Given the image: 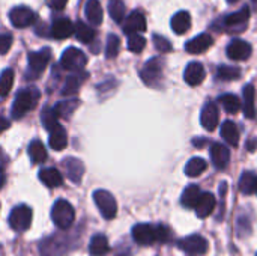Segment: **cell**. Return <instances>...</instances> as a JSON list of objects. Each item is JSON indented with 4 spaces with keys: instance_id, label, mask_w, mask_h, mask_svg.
<instances>
[{
    "instance_id": "1",
    "label": "cell",
    "mask_w": 257,
    "mask_h": 256,
    "mask_svg": "<svg viewBox=\"0 0 257 256\" xmlns=\"http://www.w3.org/2000/svg\"><path fill=\"white\" fill-rule=\"evenodd\" d=\"M39 91L36 88H26V89H21L17 95H15V101L12 104V118L14 119H20L23 118L24 115H27L35 106L36 103L39 101Z\"/></svg>"
},
{
    "instance_id": "2",
    "label": "cell",
    "mask_w": 257,
    "mask_h": 256,
    "mask_svg": "<svg viewBox=\"0 0 257 256\" xmlns=\"http://www.w3.org/2000/svg\"><path fill=\"white\" fill-rule=\"evenodd\" d=\"M51 219L54 222V225L59 228V229H69L75 220V210L74 207L65 201V199H59L54 205H53V210H51Z\"/></svg>"
},
{
    "instance_id": "3",
    "label": "cell",
    "mask_w": 257,
    "mask_h": 256,
    "mask_svg": "<svg viewBox=\"0 0 257 256\" xmlns=\"http://www.w3.org/2000/svg\"><path fill=\"white\" fill-rule=\"evenodd\" d=\"M87 63V57L86 54L75 48V47H69L63 51L62 57H60V66L66 71H72V72H81L84 69Z\"/></svg>"
},
{
    "instance_id": "4",
    "label": "cell",
    "mask_w": 257,
    "mask_h": 256,
    "mask_svg": "<svg viewBox=\"0 0 257 256\" xmlns=\"http://www.w3.org/2000/svg\"><path fill=\"white\" fill-rule=\"evenodd\" d=\"M50 59H51V50L50 48H42L39 51L30 53L29 54V71H27L26 77L27 78L39 77L45 71Z\"/></svg>"
},
{
    "instance_id": "5",
    "label": "cell",
    "mask_w": 257,
    "mask_h": 256,
    "mask_svg": "<svg viewBox=\"0 0 257 256\" xmlns=\"http://www.w3.org/2000/svg\"><path fill=\"white\" fill-rule=\"evenodd\" d=\"M140 77L145 81V84H148L151 88H155L160 83L161 77H163V59L161 57L149 59L143 65V68L140 71Z\"/></svg>"
},
{
    "instance_id": "6",
    "label": "cell",
    "mask_w": 257,
    "mask_h": 256,
    "mask_svg": "<svg viewBox=\"0 0 257 256\" xmlns=\"http://www.w3.org/2000/svg\"><path fill=\"white\" fill-rule=\"evenodd\" d=\"M93 201L104 219H107V220L114 219V216L117 213V204L111 193H108L107 190H96L93 193Z\"/></svg>"
},
{
    "instance_id": "7",
    "label": "cell",
    "mask_w": 257,
    "mask_h": 256,
    "mask_svg": "<svg viewBox=\"0 0 257 256\" xmlns=\"http://www.w3.org/2000/svg\"><path fill=\"white\" fill-rule=\"evenodd\" d=\"M32 223V210L27 205L15 207L9 214V226L17 232H24L30 228Z\"/></svg>"
},
{
    "instance_id": "8",
    "label": "cell",
    "mask_w": 257,
    "mask_h": 256,
    "mask_svg": "<svg viewBox=\"0 0 257 256\" xmlns=\"http://www.w3.org/2000/svg\"><path fill=\"white\" fill-rule=\"evenodd\" d=\"M248 18H250V8L244 6L238 12L229 14L224 18H221V23H223V27L226 30L242 32L247 27V24H248Z\"/></svg>"
},
{
    "instance_id": "9",
    "label": "cell",
    "mask_w": 257,
    "mask_h": 256,
    "mask_svg": "<svg viewBox=\"0 0 257 256\" xmlns=\"http://www.w3.org/2000/svg\"><path fill=\"white\" fill-rule=\"evenodd\" d=\"M179 247L191 256L203 255L208 252V241L206 238H203L202 235H197V234H193V235H188L185 238H182L179 241Z\"/></svg>"
},
{
    "instance_id": "10",
    "label": "cell",
    "mask_w": 257,
    "mask_h": 256,
    "mask_svg": "<svg viewBox=\"0 0 257 256\" xmlns=\"http://www.w3.org/2000/svg\"><path fill=\"white\" fill-rule=\"evenodd\" d=\"M36 20V14L27 6H17L9 12V21L17 29H24L33 24Z\"/></svg>"
},
{
    "instance_id": "11",
    "label": "cell",
    "mask_w": 257,
    "mask_h": 256,
    "mask_svg": "<svg viewBox=\"0 0 257 256\" xmlns=\"http://www.w3.org/2000/svg\"><path fill=\"white\" fill-rule=\"evenodd\" d=\"M133 238L140 246H151L157 241V228L149 223H139L133 228Z\"/></svg>"
},
{
    "instance_id": "12",
    "label": "cell",
    "mask_w": 257,
    "mask_h": 256,
    "mask_svg": "<svg viewBox=\"0 0 257 256\" xmlns=\"http://www.w3.org/2000/svg\"><path fill=\"white\" fill-rule=\"evenodd\" d=\"M251 51H253L251 45L244 39L230 41V44L227 45V50H226L229 59H232V60H247L251 56Z\"/></svg>"
},
{
    "instance_id": "13",
    "label": "cell",
    "mask_w": 257,
    "mask_h": 256,
    "mask_svg": "<svg viewBox=\"0 0 257 256\" xmlns=\"http://www.w3.org/2000/svg\"><path fill=\"white\" fill-rule=\"evenodd\" d=\"M200 121H202V127L208 131H214L217 128L218 121H220V110L215 103L209 101L203 106Z\"/></svg>"
},
{
    "instance_id": "14",
    "label": "cell",
    "mask_w": 257,
    "mask_h": 256,
    "mask_svg": "<svg viewBox=\"0 0 257 256\" xmlns=\"http://www.w3.org/2000/svg\"><path fill=\"white\" fill-rule=\"evenodd\" d=\"M148 27L146 24V18L140 11H133L128 18L123 23V32L130 36V35H136L140 32H145Z\"/></svg>"
},
{
    "instance_id": "15",
    "label": "cell",
    "mask_w": 257,
    "mask_h": 256,
    "mask_svg": "<svg viewBox=\"0 0 257 256\" xmlns=\"http://www.w3.org/2000/svg\"><path fill=\"white\" fill-rule=\"evenodd\" d=\"M211 158H212V163L217 169L223 170L229 166V161H230V151L226 145L223 143H212L211 146Z\"/></svg>"
},
{
    "instance_id": "16",
    "label": "cell",
    "mask_w": 257,
    "mask_h": 256,
    "mask_svg": "<svg viewBox=\"0 0 257 256\" xmlns=\"http://www.w3.org/2000/svg\"><path fill=\"white\" fill-rule=\"evenodd\" d=\"M206 71L203 68V65L200 62H191L187 65L185 72H184V80L190 84V86H199L203 80H205Z\"/></svg>"
},
{
    "instance_id": "17",
    "label": "cell",
    "mask_w": 257,
    "mask_h": 256,
    "mask_svg": "<svg viewBox=\"0 0 257 256\" xmlns=\"http://www.w3.org/2000/svg\"><path fill=\"white\" fill-rule=\"evenodd\" d=\"M212 44H214V38L209 33H202L193 38L191 41H188L185 44V50L191 54H199V53H205Z\"/></svg>"
},
{
    "instance_id": "18",
    "label": "cell",
    "mask_w": 257,
    "mask_h": 256,
    "mask_svg": "<svg viewBox=\"0 0 257 256\" xmlns=\"http://www.w3.org/2000/svg\"><path fill=\"white\" fill-rule=\"evenodd\" d=\"M75 30V26L68 18H57L51 24V36L56 39H66Z\"/></svg>"
},
{
    "instance_id": "19",
    "label": "cell",
    "mask_w": 257,
    "mask_h": 256,
    "mask_svg": "<svg viewBox=\"0 0 257 256\" xmlns=\"http://www.w3.org/2000/svg\"><path fill=\"white\" fill-rule=\"evenodd\" d=\"M215 196L209 192H205L200 195L199 202L196 205V214L199 216V219H206L208 216H211V213L215 208Z\"/></svg>"
},
{
    "instance_id": "20",
    "label": "cell",
    "mask_w": 257,
    "mask_h": 256,
    "mask_svg": "<svg viewBox=\"0 0 257 256\" xmlns=\"http://www.w3.org/2000/svg\"><path fill=\"white\" fill-rule=\"evenodd\" d=\"M244 98V115L248 119L256 118V89L253 84H247L242 91Z\"/></svg>"
},
{
    "instance_id": "21",
    "label": "cell",
    "mask_w": 257,
    "mask_h": 256,
    "mask_svg": "<svg viewBox=\"0 0 257 256\" xmlns=\"http://www.w3.org/2000/svg\"><path fill=\"white\" fill-rule=\"evenodd\" d=\"M63 166H65V170H66V177L72 183L78 184L81 181V178H83V174H84V164L78 158L69 157V158L65 160Z\"/></svg>"
},
{
    "instance_id": "22",
    "label": "cell",
    "mask_w": 257,
    "mask_h": 256,
    "mask_svg": "<svg viewBox=\"0 0 257 256\" xmlns=\"http://www.w3.org/2000/svg\"><path fill=\"white\" fill-rule=\"evenodd\" d=\"M39 180L48 189H56V187L62 186V183H63L62 174L56 167H44V169H41Z\"/></svg>"
},
{
    "instance_id": "23",
    "label": "cell",
    "mask_w": 257,
    "mask_h": 256,
    "mask_svg": "<svg viewBox=\"0 0 257 256\" xmlns=\"http://www.w3.org/2000/svg\"><path fill=\"white\" fill-rule=\"evenodd\" d=\"M172 29L178 35H184L190 30L191 27V15L187 11H179L173 15L172 18Z\"/></svg>"
},
{
    "instance_id": "24",
    "label": "cell",
    "mask_w": 257,
    "mask_h": 256,
    "mask_svg": "<svg viewBox=\"0 0 257 256\" xmlns=\"http://www.w3.org/2000/svg\"><path fill=\"white\" fill-rule=\"evenodd\" d=\"M65 252V243L57 238L51 237L41 244V255L42 256H62Z\"/></svg>"
},
{
    "instance_id": "25",
    "label": "cell",
    "mask_w": 257,
    "mask_h": 256,
    "mask_svg": "<svg viewBox=\"0 0 257 256\" xmlns=\"http://www.w3.org/2000/svg\"><path fill=\"white\" fill-rule=\"evenodd\" d=\"M84 12H86L87 20H89L92 24L99 26V24L102 23L104 12H102V8H101L99 0H87V2H86V6H84Z\"/></svg>"
},
{
    "instance_id": "26",
    "label": "cell",
    "mask_w": 257,
    "mask_h": 256,
    "mask_svg": "<svg viewBox=\"0 0 257 256\" xmlns=\"http://www.w3.org/2000/svg\"><path fill=\"white\" fill-rule=\"evenodd\" d=\"M84 78H86V75H84L83 71L69 75V77L66 78L65 84H63L62 95H63V97H72V95H75V94L78 92V89H80V86H81V83H83Z\"/></svg>"
},
{
    "instance_id": "27",
    "label": "cell",
    "mask_w": 257,
    "mask_h": 256,
    "mask_svg": "<svg viewBox=\"0 0 257 256\" xmlns=\"http://www.w3.org/2000/svg\"><path fill=\"white\" fill-rule=\"evenodd\" d=\"M221 137L230 146H236L239 143V130L233 121H224L221 125Z\"/></svg>"
},
{
    "instance_id": "28",
    "label": "cell",
    "mask_w": 257,
    "mask_h": 256,
    "mask_svg": "<svg viewBox=\"0 0 257 256\" xmlns=\"http://www.w3.org/2000/svg\"><path fill=\"white\" fill-rule=\"evenodd\" d=\"M50 146L54 149V151H62L65 149L66 143H68V136H66V131L62 125H57L54 130L50 131V140H48Z\"/></svg>"
},
{
    "instance_id": "29",
    "label": "cell",
    "mask_w": 257,
    "mask_h": 256,
    "mask_svg": "<svg viewBox=\"0 0 257 256\" xmlns=\"http://www.w3.org/2000/svg\"><path fill=\"white\" fill-rule=\"evenodd\" d=\"M108 250H110V247H108V240L105 235L98 234L90 240V244H89L90 256H104L107 255Z\"/></svg>"
},
{
    "instance_id": "30",
    "label": "cell",
    "mask_w": 257,
    "mask_h": 256,
    "mask_svg": "<svg viewBox=\"0 0 257 256\" xmlns=\"http://www.w3.org/2000/svg\"><path fill=\"white\" fill-rule=\"evenodd\" d=\"M200 195H202V192H200L199 186H194V184H193V186H188V187L184 190L182 196H181V204H182L185 208H196Z\"/></svg>"
},
{
    "instance_id": "31",
    "label": "cell",
    "mask_w": 257,
    "mask_h": 256,
    "mask_svg": "<svg viewBox=\"0 0 257 256\" xmlns=\"http://www.w3.org/2000/svg\"><path fill=\"white\" fill-rule=\"evenodd\" d=\"M29 157H30L33 164L44 163L47 160V149L41 140H33L29 145Z\"/></svg>"
},
{
    "instance_id": "32",
    "label": "cell",
    "mask_w": 257,
    "mask_h": 256,
    "mask_svg": "<svg viewBox=\"0 0 257 256\" xmlns=\"http://www.w3.org/2000/svg\"><path fill=\"white\" fill-rule=\"evenodd\" d=\"M206 167H208V163H206L203 158H200V157H193V158L187 163V166H185V174H187V177H190V178H196V177L202 175V174L206 170Z\"/></svg>"
},
{
    "instance_id": "33",
    "label": "cell",
    "mask_w": 257,
    "mask_h": 256,
    "mask_svg": "<svg viewBox=\"0 0 257 256\" xmlns=\"http://www.w3.org/2000/svg\"><path fill=\"white\" fill-rule=\"evenodd\" d=\"M220 104L223 106V109L227 112V113H230V115H236L239 110H241V101H239V98L236 97V95H233V94H224V95H221L220 97Z\"/></svg>"
},
{
    "instance_id": "34",
    "label": "cell",
    "mask_w": 257,
    "mask_h": 256,
    "mask_svg": "<svg viewBox=\"0 0 257 256\" xmlns=\"http://www.w3.org/2000/svg\"><path fill=\"white\" fill-rule=\"evenodd\" d=\"M74 33H75L77 39L81 41V42H84V44L92 42L93 38H95V30H93L90 26H87L84 21H77V23H75V30H74Z\"/></svg>"
},
{
    "instance_id": "35",
    "label": "cell",
    "mask_w": 257,
    "mask_h": 256,
    "mask_svg": "<svg viewBox=\"0 0 257 256\" xmlns=\"http://www.w3.org/2000/svg\"><path fill=\"white\" fill-rule=\"evenodd\" d=\"M257 175L253 172H244L239 178V190L244 195H253L256 192Z\"/></svg>"
},
{
    "instance_id": "36",
    "label": "cell",
    "mask_w": 257,
    "mask_h": 256,
    "mask_svg": "<svg viewBox=\"0 0 257 256\" xmlns=\"http://www.w3.org/2000/svg\"><path fill=\"white\" fill-rule=\"evenodd\" d=\"M241 77V69L238 66H232V65H220L217 68V78L218 80H224V81H232V80H238Z\"/></svg>"
},
{
    "instance_id": "37",
    "label": "cell",
    "mask_w": 257,
    "mask_h": 256,
    "mask_svg": "<svg viewBox=\"0 0 257 256\" xmlns=\"http://www.w3.org/2000/svg\"><path fill=\"white\" fill-rule=\"evenodd\" d=\"M41 121H42L44 128L48 130V131L54 130L59 125V116L56 115L54 109H51V107H44L42 109V112H41Z\"/></svg>"
},
{
    "instance_id": "38",
    "label": "cell",
    "mask_w": 257,
    "mask_h": 256,
    "mask_svg": "<svg viewBox=\"0 0 257 256\" xmlns=\"http://www.w3.org/2000/svg\"><path fill=\"white\" fill-rule=\"evenodd\" d=\"M78 100H66V101H60L54 106V112L59 118H69L71 113L77 109L78 106Z\"/></svg>"
},
{
    "instance_id": "39",
    "label": "cell",
    "mask_w": 257,
    "mask_h": 256,
    "mask_svg": "<svg viewBox=\"0 0 257 256\" xmlns=\"http://www.w3.org/2000/svg\"><path fill=\"white\" fill-rule=\"evenodd\" d=\"M14 69L12 68H6L2 74H0V97H6L14 84Z\"/></svg>"
},
{
    "instance_id": "40",
    "label": "cell",
    "mask_w": 257,
    "mask_h": 256,
    "mask_svg": "<svg viewBox=\"0 0 257 256\" xmlns=\"http://www.w3.org/2000/svg\"><path fill=\"white\" fill-rule=\"evenodd\" d=\"M108 12H110V17L117 23L120 24L123 20H125V3L122 0H113L110 5H108Z\"/></svg>"
},
{
    "instance_id": "41",
    "label": "cell",
    "mask_w": 257,
    "mask_h": 256,
    "mask_svg": "<svg viewBox=\"0 0 257 256\" xmlns=\"http://www.w3.org/2000/svg\"><path fill=\"white\" fill-rule=\"evenodd\" d=\"M120 50V39L116 35H108L107 45H105V56L107 59H114L119 54Z\"/></svg>"
},
{
    "instance_id": "42",
    "label": "cell",
    "mask_w": 257,
    "mask_h": 256,
    "mask_svg": "<svg viewBox=\"0 0 257 256\" xmlns=\"http://www.w3.org/2000/svg\"><path fill=\"white\" fill-rule=\"evenodd\" d=\"M145 47H146V39L140 33L130 35V38H128V50L130 51H133V53H142Z\"/></svg>"
},
{
    "instance_id": "43",
    "label": "cell",
    "mask_w": 257,
    "mask_h": 256,
    "mask_svg": "<svg viewBox=\"0 0 257 256\" xmlns=\"http://www.w3.org/2000/svg\"><path fill=\"white\" fill-rule=\"evenodd\" d=\"M154 44H155V48L160 51V53H170L172 50H173V47H172V44H170V41L167 39V38H164V36H161V35H154Z\"/></svg>"
},
{
    "instance_id": "44",
    "label": "cell",
    "mask_w": 257,
    "mask_h": 256,
    "mask_svg": "<svg viewBox=\"0 0 257 256\" xmlns=\"http://www.w3.org/2000/svg\"><path fill=\"white\" fill-rule=\"evenodd\" d=\"M157 241L160 243H167L170 238V229L164 225H157Z\"/></svg>"
},
{
    "instance_id": "45",
    "label": "cell",
    "mask_w": 257,
    "mask_h": 256,
    "mask_svg": "<svg viewBox=\"0 0 257 256\" xmlns=\"http://www.w3.org/2000/svg\"><path fill=\"white\" fill-rule=\"evenodd\" d=\"M11 45H12V36L8 33H2L0 35V54H6Z\"/></svg>"
},
{
    "instance_id": "46",
    "label": "cell",
    "mask_w": 257,
    "mask_h": 256,
    "mask_svg": "<svg viewBox=\"0 0 257 256\" xmlns=\"http://www.w3.org/2000/svg\"><path fill=\"white\" fill-rule=\"evenodd\" d=\"M68 0H47V5L54 11H62L66 6Z\"/></svg>"
},
{
    "instance_id": "47",
    "label": "cell",
    "mask_w": 257,
    "mask_h": 256,
    "mask_svg": "<svg viewBox=\"0 0 257 256\" xmlns=\"http://www.w3.org/2000/svg\"><path fill=\"white\" fill-rule=\"evenodd\" d=\"M6 163H8V155H6V154H5V151L0 148V170H3V169H5Z\"/></svg>"
},
{
    "instance_id": "48",
    "label": "cell",
    "mask_w": 257,
    "mask_h": 256,
    "mask_svg": "<svg viewBox=\"0 0 257 256\" xmlns=\"http://www.w3.org/2000/svg\"><path fill=\"white\" fill-rule=\"evenodd\" d=\"M9 122L3 118V116H0V131H5V130H8L9 128Z\"/></svg>"
},
{
    "instance_id": "49",
    "label": "cell",
    "mask_w": 257,
    "mask_h": 256,
    "mask_svg": "<svg viewBox=\"0 0 257 256\" xmlns=\"http://www.w3.org/2000/svg\"><path fill=\"white\" fill-rule=\"evenodd\" d=\"M254 145H257V139H256V140H253V142H250V143H248V149H250V151H254V148H256Z\"/></svg>"
},
{
    "instance_id": "50",
    "label": "cell",
    "mask_w": 257,
    "mask_h": 256,
    "mask_svg": "<svg viewBox=\"0 0 257 256\" xmlns=\"http://www.w3.org/2000/svg\"><path fill=\"white\" fill-rule=\"evenodd\" d=\"M3 183H5V174L3 170H0V189L3 187Z\"/></svg>"
},
{
    "instance_id": "51",
    "label": "cell",
    "mask_w": 257,
    "mask_h": 256,
    "mask_svg": "<svg viewBox=\"0 0 257 256\" xmlns=\"http://www.w3.org/2000/svg\"><path fill=\"white\" fill-rule=\"evenodd\" d=\"M238 0H227V3H230V5H233V3H236Z\"/></svg>"
},
{
    "instance_id": "52",
    "label": "cell",
    "mask_w": 257,
    "mask_h": 256,
    "mask_svg": "<svg viewBox=\"0 0 257 256\" xmlns=\"http://www.w3.org/2000/svg\"><path fill=\"white\" fill-rule=\"evenodd\" d=\"M253 3H254V5H256V6H257V0H253Z\"/></svg>"
},
{
    "instance_id": "53",
    "label": "cell",
    "mask_w": 257,
    "mask_h": 256,
    "mask_svg": "<svg viewBox=\"0 0 257 256\" xmlns=\"http://www.w3.org/2000/svg\"><path fill=\"white\" fill-rule=\"evenodd\" d=\"M256 193H257V184H256Z\"/></svg>"
}]
</instances>
